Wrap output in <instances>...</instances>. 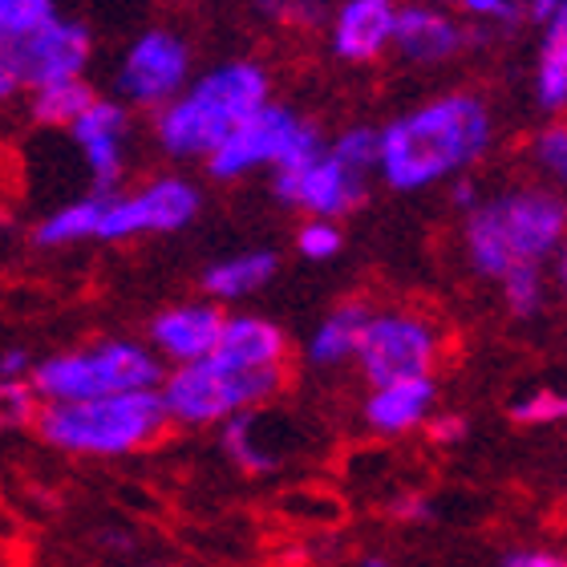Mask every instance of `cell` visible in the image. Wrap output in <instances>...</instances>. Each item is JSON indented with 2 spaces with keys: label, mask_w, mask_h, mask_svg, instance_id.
<instances>
[{
  "label": "cell",
  "mask_w": 567,
  "mask_h": 567,
  "mask_svg": "<svg viewBox=\"0 0 567 567\" xmlns=\"http://www.w3.org/2000/svg\"><path fill=\"white\" fill-rule=\"evenodd\" d=\"M511 417L519 425H559L567 422V390H551V385H539V390H527L511 402Z\"/></svg>",
  "instance_id": "83f0119b"
},
{
  "label": "cell",
  "mask_w": 567,
  "mask_h": 567,
  "mask_svg": "<svg viewBox=\"0 0 567 567\" xmlns=\"http://www.w3.org/2000/svg\"><path fill=\"white\" fill-rule=\"evenodd\" d=\"M498 567H567L564 551H547V547H519L498 559Z\"/></svg>",
  "instance_id": "e575fe53"
},
{
  "label": "cell",
  "mask_w": 567,
  "mask_h": 567,
  "mask_svg": "<svg viewBox=\"0 0 567 567\" xmlns=\"http://www.w3.org/2000/svg\"><path fill=\"white\" fill-rule=\"evenodd\" d=\"M227 312L215 300H178V305L158 308L146 324V344L166 369L199 365L215 357L224 341Z\"/></svg>",
  "instance_id": "4fadbf2b"
},
{
  "label": "cell",
  "mask_w": 567,
  "mask_h": 567,
  "mask_svg": "<svg viewBox=\"0 0 567 567\" xmlns=\"http://www.w3.org/2000/svg\"><path fill=\"white\" fill-rule=\"evenodd\" d=\"M390 515L402 523H425L430 515H434V507H430V498L425 495H414V491H405V495H398L390 503Z\"/></svg>",
  "instance_id": "d590c367"
},
{
  "label": "cell",
  "mask_w": 567,
  "mask_h": 567,
  "mask_svg": "<svg viewBox=\"0 0 567 567\" xmlns=\"http://www.w3.org/2000/svg\"><path fill=\"white\" fill-rule=\"evenodd\" d=\"M272 190L284 207L305 212L308 219H332L337 224L365 203V175H357L353 166H344L341 158H332L324 151L305 166L276 171Z\"/></svg>",
  "instance_id": "7c38bea8"
},
{
  "label": "cell",
  "mask_w": 567,
  "mask_h": 567,
  "mask_svg": "<svg viewBox=\"0 0 567 567\" xmlns=\"http://www.w3.org/2000/svg\"><path fill=\"white\" fill-rule=\"evenodd\" d=\"M272 82L260 61H219L187 85V94L175 97L154 118V138L166 158L190 163L212 158L236 126L256 118L264 106H272Z\"/></svg>",
  "instance_id": "3957f363"
},
{
  "label": "cell",
  "mask_w": 567,
  "mask_h": 567,
  "mask_svg": "<svg viewBox=\"0 0 567 567\" xmlns=\"http://www.w3.org/2000/svg\"><path fill=\"white\" fill-rule=\"evenodd\" d=\"M284 390V373H248L207 357L199 365L166 369L163 385V405L171 425L178 430H224L231 417L260 410Z\"/></svg>",
  "instance_id": "8992f818"
},
{
  "label": "cell",
  "mask_w": 567,
  "mask_h": 567,
  "mask_svg": "<svg viewBox=\"0 0 567 567\" xmlns=\"http://www.w3.org/2000/svg\"><path fill=\"white\" fill-rule=\"evenodd\" d=\"M361 567H393V564L385 556H365V559H361Z\"/></svg>",
  "instance_id": "60d3db41"
},
{
  "label": "cell",
  "mask_w": 567,
  "mask_h": 567,
  "mask_svg": "<svg viewBox=\"0 0 567 567\" xmlns=\"http://www.w3.org/2000/svg\"><path fill=\"white\" fill-rule=\"evenodd\" d=\"M450 203H454V207H458V212H466L471 215L474 207H478V183H474L471 175H462V178H454V187H450Z\"/></svg>",
  "instance_id": "74e56055"
},
{
  "label": "cell",
  "mask_w": 567,
  "mask_h": 567,
  "mask_svg": "<svg viewBox=\"0 0 567 567\" xmlns=\"http://www.w3.org/2000/svg\"><path fill=\"white\" fill-rule=\"evenodd\" d=\"M437 357H442V332L434 320L414 308H381L369 320L357 369L369 385H390V381L434 378Z\"/></svg>",
  "instance_id": "ba28073f"
},
{
  "label": "cell",
  "mask_w": 567,
  "mask_h": 567,
  "mask_svg": "<svg viewBox=\"0 0 567 567\" xmlns=\"http://www.w3.org/2000/svg\"><path fill=\"white\" fill-rule=\"evenodd\" d=\"M102 215H106V199L97 195H85V199H73L58 212H49L45 219H37L33 227V244L37 248H73V244H85V239H97L102 231Z\"/></svg>",
  "instance_id": "603a6c76"
},
{
  "label": "cell",
  "mask_w": 567,
  "mask_h": 567,
  "mask_svg": "<svg viewBox=\"0 0 567 567\" xmlns=\"http://www.w3.org/2000/svg\"><path fill=\"white\" fill-rule=\"evenodd\" d=\"M97 102V90L85 78H73V82H58V85H45V90H37L29 94V118L37 126H70L82 118L85 110Z\"/></svg>",
  "instance_id": "cb8c5ba5"
},
{
  "label": "cell",
  "mask_w": 567,
  "mask_h": 567,
  "mask_svg": "<svg viewBox=\"0 0 567 567\" xmlns=\"http://www.w3.org/2000/svg\"><path fill=\"white\" fill-rule=\"evenodd\" d=\"M402 4L398 0H341L329 24V49L337 61L369 65L393 49Z\"/></svg>",
  "instance_id": "9a60e30c"
},
{
  "label": "cell",
  "mask_w": 567,
  "mask_h": 567,
  "mask_svg": "<svg viewBox=\"0 0 567 567\" xmlns=\"http://www.w3.org/2000/svg\"><path fill=\"white\" fill-rule=\"evenodd\" d=\"M434 414H437L434 378L369 385L365 402H361V422H365L369 434L378 437H402V434H414V430H425Z\"/></svg>",
  "instance_id": "2e32d148"
},
{
  "label": "cell",
  "mask_w": 567,
  "mask_h": 567,
  "mask_svg": "<svg viewBox=\"0 0 567 567\" xmlns=\"http://www.w3.org/2000/svg\"><path fill=\"white\" fill-rule=\"evenodd\" d=\"M94 53V37L82 21L58 17L41 33L24 37L17 45H0V97L37 94L45 85L82 78Z\"/></svg>",
  "instance_id": "9c48e42d"
},
{
  "label": "cell",
  "mask_w": 567,
  "mask_h": 567,
  "mask_svg": "<svg viewBox=\"0 0 567 567\" xmlns=\"http://www.w3.org/2000/svg\"><path fill=\"white\" fill-rule=\"evenodd\" d=\"M551 280H556V288L567 296V244L559 248V256L551 260Z\"/></svg>",
  "instance_id": "ab89813d"
},
{
  "label": "cell",
  "mask_w": 567,
  "mask_h": 567,
  "mask_svg": "<svg viewBox=\"0 0 567 567\" xmlns=\"http://www.w3.org/2000/svg\"><path fill=\"white\" fill-rule=\"evenodd\" d=\"M329 154L341 158L344 166H353L357 175H369L381 166V131L378 126H344L329 142Z\"/></svg>",
  "instance_id": "4316f807"
},
{
  "label": "cell",
  "mask_w": 567,
  "mask_h": 567,
  "mask_svg": "<svg viewBox=\"0 0 567 567\" xmlns=\"http://www.w3.org/2000/svg\"><path fill=\"white\" fill-rule=\"evenodd\" d=\"M190 85V49L175 29H142L114 70V90L126 106L166 110Z\"/></svg>",
  "instance_id": "30bf717a"
},
{
  "label": "cell",
  "mask_w": 567,
  "mask_h": 567,
  "mask_svg": "<svg viewBox=\"0 0 567 567\" xmlns=\"http://www.w3.org/2000/svg\"><path fill=\"white\" fill-rule=\"evenodd\" d=\"M523 4H527V17L539 24H547L559 9H567V0H523Z\"/></svg>",
  "instance_id": "f35d334b"
},
{
  "label": "cell",
  "mask_w": 567,
  "mask_h": 567,
  "mask_svg": "<svg viewBox=\"0 0 567 567\" xmlns=\"http://www.w3.org/2000/svg\"><path fill=\"white\" fill-rule=\"evenodd\" d=\"M535 102L544 114L567 110V9H559L544 24L539 61H535Z\"/></svg>",
  "instance_id": "7402d4cb"
},
{
  "label": "cell",
  "mask_w": 567,
  "mask_h": 567,
  "mask_svg": "<svg viewBox=\"0 0 567 567\" xmlns=\"http://www.w3.org/2000/svg\"><path fill=\"white\" fill-rule=\"evenodd\" d=\"M276 268H280V256L268 248H251L239 251V256H227V260L212 264L203 272V296L215 300V305H239L272 280Z\"/></svg>",
  "instance_id": "ffe728a7"
},
{
  "label": "cell",
  "mask_w": 567,
  "mask_h": 567,
  "mask_svg": "<svg viewBox=\"0 0 567 567\" xmlns=\"http://www.w3.org/2000/svg\"><path fill=\"white\" fill-rule=\"evenodd\" d=\"M567 244V199L551 187H511L483 199L462 224V251L474 276L503 280L515 268L556 260Z\"/></svg>",
  "instance_id": "7a4b0ae2"
},
{
  "label": "cell",
  "mask_w": 567,
  "mask_h": 567,
  "mask_svg": "<svg viewBox=\"0 0 567 567\" xmlns=\"http://www.w3.org/2000/svg\"><path fill=\"white\" fill-rule=\"evenodd\" d=\"M378 308H369L365 300H344L332 312L320 317V324L308 332L305 341V361L312 369H337L344 361L357 365V353H361V341H365V329L373 320Z\"/></svg>",
  "instance_id": "d6986e66"
},
{
  "label": "cell",
  "mask_w": 567,
  "mask_h": 567,
  "mask_svg": "<svg viewBox=\"0 0 567 567\" xmlns=\"http://www.w3.org/2000/svg\"><path fill=\"white\" fill-rule=\"evenodd\" d=\"M462 49H466V33L442 4L405 0L398 33H393V53L405 65H442V61L458 58Z\"/></svg>",
  "instance_id": "e0dca14e"
},
{
  "label": "cell",
  "mask_w": 567,
  "mask_h": 567,
  "mask_svg": "<svg viewBox=\"0 0 567 567\" xmlns=\"http://www.w3.org/2000/svg\"><path fill=\"white\" fill-rule=\"evenodd\" d=\"M256 9L264 17H276L284 24H305V29L329 21V0H256Z\"/></svg>",
  "instance_id": "1f68e13d"
},
{
  "label": "cell",
  "mask_w": 567,
  "mask_h": 567,
  "mask_svg": "<svg viewBox=\"0 0 567 567\" xmlns=\"http://www.w3.org/2000/svg\"><path fill=\"white\" fill-rule=\"evenodd\" d=\"M171 430L163 393L134 390L90 402L45 405L33 434L70 458H126Z\"/></svg>",
  "instance_id": "277c9868"
},
{
  "label": "cell",
  "mask_w": 567,
  "mask_h": 567,
  "mask_svg": "<svg viewBox=\"0 0 567 567\" xmlns=\"http://www.w3.org/2000/svg\"><path fill=\"white\" fill-rule=\"evenodd\" d=\"M341 248H344V231L332 224V219H308V224H300V231H296V251L312 264H324V260H332V256H341Z\"/></svg>",
  "instance_id": "4dcf8cb0"
},
{
  "label": "cell",
  "mask_w": 567,
  "mask_h": 567,
  "mask_svg": "<svg viewBox=\"0 0 567 567\" xmlns=\"http://www.w3.org/2000/svg\"><path fill=\"white\" fill-rule=\"evenodd\" d=\"M264 430H268V417L260 410L231 417L219 430V450L239 474H272L284 466V446L276 437H264Z\"/></svg>",
  "instance_id": "44dd1931"
},
{
  "label": "cell",
  "mask_w": 567,
  "mask_h": 567,
  "mask_svg": "<svg viewBox=\"0 0 567 567\" xmlns=\"http://www.w3.org/2000/svg\"><path fill=\"white\" fill-rule=\"evenodd\" d=\"M324 138L305 114H296L288 106H264L256 118L231 131V138L207 158V175L215 183H236V178L251 175V171H292V166L312 163L317 154H324Z\"/></svg>",
  "instance_id": "52a82bcc"
},
{
  "label": "cell",
  "mask_w": 567,
  "mask_h": 567,
  "mask_svg": "<svg viewBox=\"0 0 567 567\" xmlns=\"http://www.w3.org/2000/svg\"><path fill=\"white\" fill-rule=\"evenodd\" d=\"M41 393L33 390V378L29 381H0V417L9 430H37L41 422Z\"/></svg>",
  "instance_id": "f1b7e54d"
},
{
  "label": "cell",
  "mask_w": 567,
  "mask_h": 567,
  "mask_svg": "<svg viewBox=\"0 0 567 567\" xmlns=\"http://www.w3.org/2000/svg\"><path fill=\"white\" fill-rule=\"evenodd\" d=\"M498 292H503V305H507L511 317L532 320V317H539L547 305V272L539 268V264L515 268L511 276L498 280Z\"/></svg>",
  "instance_id": "d4e9b609"
},
{
  "label": "cell",
  "mask_w": 567,
  "mask_h": 567,
  "mask_svg": "<svg viewBox=\"0 0 567 567\" xmlns=\"http://www.w3.org/2000/svg\"><path fill=\"white\" fill-rule=\"evenodd\" d=\"M142 567H158V564H142Z\"/></svg>",
  "instance_id": "7bdbcfd3"
},
{
  "label": "cell",
  "mask_w": 567,
  "mask_h": 567,
  "mask_svg": "<svg viewBox=\"0 0 567 567\" xmlns=\"http://www.w3.org/2000/svg\"><path fill=\"white\" fill-rule=\"evenodd\" d=\"M430 4H446V0H430Z\"/></svg>",
  "instance_id": "b9f144b4"
},
{
  "label": "cell",
  "mask_w": 567,
  "mask_h": 567,
  "mask_svg": "<svg viewBox=\"0 0 567 567\" xmlns=\"http://www.w3.org/2000/svg\"><path fill=\"white\" fill-rule=\"evenodd\" d=\"M199 207H203V195L190 178L158 175V178H151L146 187L131 190V195H114V199H106V215H102V231H97V239L122 244V239L183 231V227L199 215Z\"/></svg>",
  "instance_id": "8fae6325"
},
{
  "label": "cell",
  "mask_w": 567,
  "mask_h": 567,
  "mask_svg": "<svg viewBox=\"0 0 567 567\" xmlns=\"http://www.w3.org/2000/svg\"><path fill=\"white\" fill-rule=\"evenodd\" d=\"M466 434H471V422L462 414H434L430 417V425H425V437L434 442V446H458V442H466Z\"/></svg>",
  "instance_id": "836d02e7"
},
{
  "label": "cell",
  "mask_w": 567,
  "mask_h": 567,
  "mask_svg": "<svg viewBox=\"0 0 567 567\" xmlns=\"http://www.w3.org/2000/svg\"><path fill=\"white\" fill-rule=\"evenodd\" d=\"M466 17H478V21H503V24H519L527 17V4L523 0H454Z\"/></svg>",
  "instance_id": "d6a6232c"
},
{
  "label": "cell",
  "mask_w": 567,
  "mask_h": 567,
  "mask_svg": "<svg viewBox=\"0 0 567 567\" xmlns=\"http://www.w3.org/2000/svg\"><path fill=\"white\" fill-rule=\"evenodd\" d=\"M491 106L471 90H450L381 126L378 175L385 187L414 195L446 178H462L491 151Z\"/></svg>",
  "instance_id": "6da1fadb"
},
{
  "label": "cell",
  "mask_w": 567,
  "mask_h": 567,
  "mask_svg": "<svg viewBox=\"0 0 567 567\" xmlns=\"http://www.w3.org/2000/svg\"><path fill=\"white\" fill-rule=\"evenodd\" d=\"M532 163L544 171L556 187L567 190V122L556 126H544V131L532 138Z\"/></svg>",
  "instance_id": "f546056e"
},
{
  "label": "cell",
  "mask_w": 567,
  "mask_h": 567,
  "mask_svg": "<svg viewBox=\"0 0 567 567\" xmlns=\"http://www.w3.org/2000/svg\"><path fill=\"white\" fill-rule=\"evenodd\" d=\"M33 357L24 353V349H4L0 353V381H29L33 378Z\"/></svg>",
  "instance_id": "8d00e7d4"
},
{
  "label": "cell",
  "mask_w": 567,
  "mask_h": 567,
  "mask_svg": "<svg viewBox=\"0 0 567 567\" xmlns=\"http://www.w3.org/2000/svg\"><path fill=\"white\" fill-rule=\"evenodd\" d=\"M166 365L154 357L146 341L131 337H106L94 344L61 349L41 357L33 365V390L45 405L90 402V398H114V393L158 390Z\"/></svg>",
  "instance_id": "5b68a950"
},
{
  "label": "cell",
  "mask_w": 567,
  "mask_h": 567,
  "mask_svg": "<svg viewBox=\"0 0 567 567\" xmlns=\"http://www.w3.org/2000/svg\"><path fill=\"white\" fill-rule=\"evenodd\" d=\"M58 17V0H0V45H17Z\"/></svg>",
  "instance_id": "484cf974"
},
{
  "label": "cell",
  "mask_w": 567,
  "mask_h": 567,
  "mask_svg": "<svg viewBox=\"0 0 567 567\" xmlns=\"http://www.w3.org/2000/svg\"><path fill=\"white\" fill-rule=\"evenodd\" d=\"M215 357L236 369H248V373H288V337L276 320L236 312V317H227L224 341Z\"/></svg>",
  "instance_id": "ac0fdd59"
},
{
  "label": "cell",
  "mask_w": 567,
  "mask_h": 567,
  "mask_svg": "<svg viewBox=\"0 0 567 567\" xmlns=\"http://www.w3.org/2000/svg\"><path fill=\"white\" fill-rule=\"evenodd\" d=\"M126 131H131V114L118 97H97L94 106L73 122V146L82 151L85 171H90V195H97V199H114V190L122 183Z\"/></svg>",
  "instance_id": "5bb4252c"
}]
</instances>
